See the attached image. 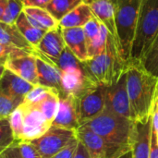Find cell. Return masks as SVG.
Masks as SVG:
<instances>
[{
    "label": "cell",
    "instance_id": "obj_1",
    "mask_svg": "<svg viewBox=\"0 0 158 158\" xmlns=\"http://www.w3.org/2000/svg\"><path fill=\"white\" fill-rule=\"evenodd\" d=\"M127 90L134 121L148 118L156 97L158 78L148 73L139 63L129 62L126 69Z\"/></svg>",
    "mask_w": 158,
    "mask_h": 158
},
{
    "label": "cell",
    "instance_id": "obj_2",
    "mask_svg": "<svg viewBox=\"0 0 158 158\" xmlns=\"http://www.w3.org/2000/svg\"><path fill=\"white\" fill-rule=\"evenodd\" d=\"M128 64L121 58L115 38L109 33L106 51L82 62V67L96 84L109 86L126 70Z\"/></svg>",
    "mask_w": 158,
    "mask_h": 158
},
{
    "label": "cell",
    "instance_id": "obj_3",
    "mask_svg": "<svg viewBox=\"0 0 158 158\" xmlns=\"http://www.w3.org/2000/svg\"><path fill=\"white\" fill-rule=\"evenodd\" d=\"M106 141L126 146H132L135 134V121L118 116L107 109L83 125Z\"/></svg>",
    "mask_w": 158,
    "mask_h": 158
},
{
    "label": "cell",
    "instance_id": "obj_4",
    "mask_svg": "<svg viewBox=\"0 0 158 158\" xmlns=\"http://www.w3.org/2000/svg\"><path fill=\"white\" fill-rule=\"evenodd\" d=\"M157 34L158 0H142L130 62L141 64Z\"/></svg>",
    "mask_w": 158,
    "mask_h": 158
},
{
    "label": "cell",
    "instance_id": "obj_5",
    "mask_svg": "<svg viewBox=\"0 0 158 158\" xmlns=\"http://www.w3.org/2000/svg\"><path fill=\"white\" fill-rule=\"evenodd\" d=\"M116 1V43L123 61L129 64L142 0Z\"/></svg>",
    "mask_w": 158,
    "mask_h": 158
},
{
    "label": "cell",
    "instance_id": "obj_6",
    "mask_svg": "<svg viewBox=\"0 0 158 158\" xmlns=\"http://www.w3.org/2000/svg\"><path fill=\"white\" fill-rule=\"evenodd\" d=\"M78 140L87 149L91 158H118L131 150V146L110 143L90 129L80 126L76 130Z\"/></svg>",
    "mask_w": 158,
    "mask_h": 158
},
{
    "label": "cell",
    "instance_id": "obj_7",
    "mask_svg": "<svg viewBox=\"0 0 158 158\" xmlns=\"http://www.w3.org/2000/svg\"><path fill=\"white\" fill-rule=\"evenodd\" d=\"M77 138L75 130L51 126L41 137L30 141L43 158H52Z\"/></svg>",
    "mask_w": 158,
    "mask_h": 158
},
{
    "label": "cell",
    "instance_id": "obj_8",
    "mask_svg": "<svg viewBox=\"0 0 158 158\" xmlns=\"http://www.w3.org/2000/svg\"><path fill=\"white\" fill-rule=\"evenodd\" d=\"M106 85L97 84L77 98L80 126L104 111L106 107Z\"/></svg>",
    "mask_w": 158,
    "mask_h": 158
},
{
    "label": "cell",
    "instance_id": "obj_9",
    "mask_svg": "<svg viewBox=\"0 0 158 158\" xmlns=\"http://www.w3.org/2000/svg\"><path fill=\"white\" fill-rule=\"evenodd\" d=\"M105 108L118 116L132 119L131 104L127 90L126 70L115 82L109 86H106Z\"/></svg>",
    "mask_w": 158,
    "mask_h": 158
},
{
    "label": "cell",
    "instance_id": "obj_10",
    "mask_svg": "<svg viewBox=\"0 0 158 158\" xmlns=\"http://www.w3.org/2000/svg\"><path fill=\"white\" fill-rule=\"evenodd\" d=\"M97 85L87 76L82 65L61 71V94L73 95L79 98L87 90Z\"/></svg>",
    "mask_w": 158,
    "mask_h": 158
},
{
    "label": "cell",
    "instance_id": "obj_11",
    "mask_svg": "<svg viewBox=\"0 0 158 158\" xmlns=\"http://www.w3.org/2000/svg\"><path fill=\"white\" fill-rule=\"evenodd\" d=\"M66 48L61 28L47 31L36 46V55L47 62L55 65L63 50Z\"/></svg>",
    "mask_w": 158,
    "mask_h": 158
},
{
    "label": "cell",
    "instance_id": "obj_12",
    "mask_svg": "<svg viewBox=\"0 0 158 158\" xmlns=\"http://www.w3.org/2000/svg\"><path fill=\"white\" fill-rule=\"evenodd\" d=\"M21 105L24 107V125L21 141L30 142L44 134L52 124L34 106L25 103Z\"/></svg>",
    "mask_w": 158,
    "mask_h": 158
},
{
    "label": "cell",
    "instance_id": "obj_13",
    "mask_svg": "<svg viewBox=\"0 0 158 158\" xmlns=\"http://www.w3.org/2000/svg\"><path fill=\"white\" fill-rule=\"evenodd\" d=\"M52 126L68 130H77L80 127L78 114V100L73 95H59L58 110Z\"/></svg>",
    "mask_w": 158,
    "mask_h": 158
},
{
    "label": "cell",
    "instance_id": "obj_14",
    "mask_svg": "<svg viewBox=\"0 0 158 158\" xmlns=\"http://www.w3.org/2000/svg\"><path fill=\"white\" fill-rule=\"evenodd\" d=\"M6 69L33 85H38L35 54L25 53L20 56H9L6 62Z\"/></svg>",
    "mask_w": 158,
    "mask_h": 158
},
{
    "label": "cell",
    "instance_id": "obj_15",
    "mask_svg": "<svg viewBox=\"0 0 158 158\" xmlns=\"http://www.w3.org/2000/svg\"><path fill=\"white\" fill-rule=\"evenodd\" d=\"M152 130V114L146 118L135 121V134L131 146L132 158H150Z\"/></svg>",
    "mask_w": 158,
    "mask_h": 158
},
{
    "label": "cell",
    "instance_id": "obj_16",
    "mask_svg": "<svg viewBox=\"0 0 158 158\" xmlns=\"http://www.w3.org/2000/svg\"><path fill=\"white\" fill-rule=\"evenodd\" d=\"M34 86L6 69L0 80V91L20 103L23 102L27 94Z\"/></svg>",
    "mask_w": 158,
    "mask_h": 158
},
{
    "label": "cell",
    "instance_id": "obj_17",
    "mask_svg": "<svg viewBox=\"0 0 158 158\" xmlns=\"http://www.w3.org/2000/svg\"><path fill=\"white\" fill-rule=\"evenodd\" d=\"M94 17L106 27L116 40V1L115 0H85Z\"/></svg>",
    "mask_w": 158,
    "mask_h": 158
},
{
    "label": "cell",
    "instance_id": "obj_18",
    "mask_svg": "<svg viewBox=\"0 0 158 158\" xmlns=\"http://www.w3.org/2000/svg\"><path fill=\"white\" fill-rule=\"evenodd\" d=\"M61 31L66 46L81 62L87 61L89 59V56L83 27L61 28Z\"/></svg>",
    "mask_w": 158,
    "mask_h": 158
},
{
    "label": "cell",
    "instance_id": "obj_19",
    "mask_svg": "<svg viewBox=\"0 0 158 158\" xmlns=\"http://www.w3.org/2000/svg\"><path fill=\"white\" fill-rule=\"evenodd\" d=\"M38 85L56 90L61 94V71L53 64L36 55Z\"/></svg>",
    "mask_w": 158,
    "mask_h": 158
},
{
    "label": "cell",
    "instance_id": "obj_20",
    "mask_svg": "<svg viewBox=\"0 0 158 158\" xmlns=\"http://www.w3.org/2000/svg\"><path fill=\"white\" fill-rule=\"evenodd\" d=\"M0 44L15 46L36 54L35 48L23 37L15 24L0 21Z\"/></svg>",
    "mask_w": 158,
    "mask_h": 158
},
{
    "label": "cell",
    "instance_id": "obj_21",
    "mask_svg": "<svg viewBox=\"0 0 158 158\" xmlns=\"http://www.w3.org/2000/svg\"><path fill=\"white\" fill-rule=\"evenodd\" d=\"M94 17L90 6L83 2L63 17L58 22L60 28H78L83 27Z\"/></svg>",
    "mask_w": 158,
    "mask_h": 158
},
{
    "label": "cell",
    "instance_id": "obj_22",
    "mask_svg": "<svg viewBox=\"0 0 158 158\" xmlns=\"http://www.w3.org/2000/svg\"><path fill=\"white\" fill-rule=\"evenodd\" d=\"M23 12L29 21L36 28L50 31L59 27V22L45 8L24 6Z\"/></svg>",
    "mask_w": 158,
    "mask_h": 158
},
{
    "label": "cell",
    "instance_id": "obj_23",
    "mask_svg": "<svg viewBox=\"0 0 158 158\" xmlns=\"http://www.w3.org/2000/svg\"><path fill=\"white\" fill-rule=\"evenodd\" d=\"M15 25L17 26L18 30L20 31V33L23 35V37L34 48H36L37 44H39V42L42 40V38L44 37V35L47 31L45 30H42V29L34 27L29 21V19H27V17H26L25 13L23 12V10L20 13V15L19 16L18 19L16 20Z\"/></svg>",
    "mask_w": 158,
    "mask_h": 158
},
{
    "label": "cell",
    "instance_id": "obj_24",
    "mask_svg": "<svg viewBox=\"0 0 158 158\" xmlns=\"http://www.w3.org/2000/svg\"><path fill=\"white\" fill-rule=\"evenodd\" d=\"M59 105V93L56 90L51 89L47 94L37 104L30 105L37 108L51 124L53 123L58 110Z\"/></svg>",
    "mask_w": 158,
    "mask_h": 158
},
{
    "label": "cell",
    "instance_id": "obj_25",
    "mask_svg": "<svg viewBox=\"0 0 158 158\" xmlns=\"http://www.w3.org/2000/svg\"><path fill=\"white\" fill-rule=\"evenodd\" d=\"M85 0H52L45 7V9L59 21L68 13L73 10Z\"/></svg>",
    "mask_w": 158,
    "mask_h": 158
},
{
    "label": "cell",
    "instance_id": "obj_26",
    "mask_svg": "<svg viewBox=\"0 0 158 158\" xmlns=\"http://www.w3.org/2000/svg\"><path fill=\"white\" fill-rule=\"evenodd\" d=\"M141 65L148 73L158 78V34L141 62Z\"/></svg>",
    "mask_w": 158,
    "mask_h": 158
},
{
    "label": "cell",
    "instance_id": "obj_27",
    "mask_svg": "<svg viewBox=\"0 0 158 158\" xmlns=\"http://www.w3.org/2000/svg\"><path fill=\"white\" fill-rule=\"evenodd\" d=\"M108 36H109L108 30L106 29V27L105 25L102 24L98 36L92 43H90L87 46L88 47L89 58L94 57L95 56H98V55H100L106 51Z\"/></svg>",
    "mask_w": 158,
    "mask_h": 158
},
{
    "label": "cell",
    "instance_id": "obj_28",
    "mask_svg": "<svg viewBox=\"0 0 158 158\" xmlns=\"http://www.w3.org/2000/svg\"><path fill=\"white\" fill-rule=\"evenodd\" d=\"M15 142L8 118H0V156Z\"/></svg>",
    "mask_w": 158,
    "mask_h": 158
},
{
    "label": "cell",
    "instance_id": "obj_29",
    "mask_svg": "<svg viewBox=\"0 0 158 158\" xmlns=\"http://www.w3.org/2000/svg\"><path fill=\"white\" fill-rule=\"evenodd\" d=\"M11 129L16 141L22 140L23 125H24V107L20 104L8 117Z\"/></svg>",
    "mask_w": 158,
    "mask_h": 158
},
{
    "label": "cell",
    "instance_id": "obj_30",
    "mask_svg": "<svg viewBox=\"0 0 158 158\" xmlns=\"http://www.w3.org/2000/svg\"><path fill=\"white\" fill-rule=\"evenodd\" d=\"M81 65L82 62H81L67 46L63 50L57 60L55 62V66L60 71H64L71 68H79L81 67Z\"/></svg>",
    "mask_w": 158,
    "mask_h": 158
},
{
    "label": "cell",
    "instance_id": "obj_31",
    "mask_svg": "<svg viewBox=\"0 0 158 158\" xmlns=\"http://www.w3.org/2000/svg\"><path fill=\"white\" fill-rule=\"evenodd\" d=\"M23 7L24 6L20 0H8L0 21L7 24H15L23 10Z\"/></svg>",
    "mask_w": 158,
    "mask_h": 158
},
{
    "label": "cell",
    "instance_id": "obj_32",
    "mask_svg": "<svg viewBox=\"0 0 158 158\" xmlns=\"http://www.w3.org/2000/svg\"><path fill=\"white\" fill-rule=\"evenodd\" d=\"M20 104L22 103L0 91V118H8Z\"/></svg>",
    "mask_w": 158,
    "mask_h": 158
},
{
    "label": "cell",
    "instance_id": "obj_33",
    "mask_svg": "<svg viewBox=\"0 0 158 158\" xmlns=\"http://www.w3.org/2000/svg\"><path fill=\"white\" fill-rule=\"evenodd\" d=\"M50 88L42 86V85H35L25 96L22 103H25L27 105H34L40 102L50 91Z\"/></svg>",
    "mask_w": 158,
    "mask_h": 158
},
{
    "label": "cell",
    "instance_id": "obj_34",
    "mask_svg": "<svg viewBox=\"0 0 158 158\" xmlns=\"http://www.w3.org/2000/svg\"><path fill=\"white\" fill-rule=\"evenodd\" d=\"M101 26H102V23L95 17H94L91 20H89L83 26L86 42H87V46L90 43H92L98 36L100 30H101Z\"/></svg>",
    "mask_w": 158,
    "mask_h": 158
},
{
    "label": "cell",
    "instance_id": "obj_35",
    "mask_svg": "<svg viewBox=\"0 0 158 158\" xmlns=\"http://www.w3.org/2000/svg\"><path fill=\"white\" fill-rule=\"evenodd\" d=\"M14 143L23 158H43L29 141H16Z\"/></svg>",
    "mask_w": 158,
    "mask_h": 158
},
{
    "label": "cell",
    "instance_id": "obj_36",
    "mask_svg": "<svg viewBox=\"0 0 158 158\" xmlns=\"http://www.w3.org/2000/svg\"><path fill=\"white\" fill-rule=\"evenodd\" d=\"M78 144H79V140H78V138H76L72 142H70L67 146H65L63 149H61L52 158H74V156L77 151Z\"/></svg>",
    "mask_w": 158,
    "mask_h": 158
},
{
    "label": "cell",
    "instance_id": "obj_37",
    "mask_svg": "<svg viewBox=\"0 0 158 158\" xmlns=\"http://www.w3.org/2000/svg\"><path fill=\"white\" fill-rule=\"evenodd\" d=\"M25 53H31V52L18 48V47H15V46L0 44V58L1 57H9L12 56H20V55H23Z\"/></svg>",
    "mask_w": 158,
    "mask_h": 158
},
{
    "label": "cell",
    "instance_id": "obj_38",
    "mask_svg": "<svg viewBox=\"0 0 158 158\" xmlns=\"http://www.w3.org/2000/svg\"><path fill=\"white\" fill-rule=\"evenodd\" d=\"M23 6H32V7H42L45 8L46 6L52 0H20Z\"/></svg>",
    "mask_w": 158,
    "mask_h": 158
},
{
    "label": "cell",
    "instance_id": "obj_39",
    "mask_svg": "<svg viewBox=\"0 0 158 158\" xmlns=\"http://www.w3.org/2000/svg\"><path fill=\"white\" fill-rule=\"evenodd\" d=\"M150 158H158V140L157 134L156 131L152 130V136H151V152Z\"/></svg>",
    "mask_w": 158,
    "mask_h": 158
},
{
    "label": "cell",
    "instance_id": "obj_40",
    "mask_svg": "<svg viewBox=\"0 0 158 158\" xmlns=\"http://www.w3.org/2000/svg\"><path fill=\"white\" fill-rule=\"evenodd\" d=\"M0 158H23L21 156H20V154H19V150H18V148H17V146L15 145V143H13L9 148H7L1 156H0Z\"/></svg>",
    "mask_w": 158,
    "mask_h": 158
},
{
    "label": "cell",
    "instance_id": "obj_41",
    "mask_svg": "<svg viewBox=\"0 0 158 158\" xmlns=\"http://www.w3.org/2000/svg\"><path fill=\"white\" fill-rule=\"evenodd\" d=\"M74 158H91L87 149L84 147V145L80 141H79V144H78L77 151L74 156Z\"/></svg>",
    "mask_w": 158,
    "mask_h": 158
},
{
    "label": "cell",
    "instance_id": "obj_42",
    "mask_svg": "<svg viewBox=\"0 0 158 158\" xmlns=\"http://www.w3.org/2000/svg\"><path fill=\"white\" fill-rule=\"evenodd\" d=\"M7 57H1L0 58V80L6 70V62Z\"/></svg>",
    "mask_w": 158,
    "mask_h": 158
},
{
    "label": "cell",
    "instance_id": "obj_43",
    "mask_svg": "<svg viewBox=\"0 0 158 158\" xmlns=\"http://www.w3.org/2000/svg\"><path fill=\"white\" fill-rule=\"evenodd\" d=\"M7 1L8 0H0V19L4 14V11H5V8L7 5Z\"/></svg>",
    "mask_w": 158,
    "mask_h": 158
},
{
    "label": "cell",
    "instance_id": "obj_44",
    "mask_svg": "<svg viewBox=\"0 0 158 158\" xmlns=\"http://www.w3.org/2000/svg\"><path fill=\"white\" fill-rule=\"evenodd\" d=\"M118 158H132V152H131V150L128 151L127 153H125L124 155H122L121 156H119Z\"/></svg>",
    "mask_w": 158,
    "mask_h": 158
},
{
    "label": "cell",
    "instance_id": "obj_45",
    "mask_svg": "<svg viewBox=\"0 0 158 158\" xmlns=\"http://www.w3.org/2000/svg\"><path fill=\"white\" fill-rule=\"evenodd\" d=\"M156 134H157V140H158V130L156 131Z\"/></svg>",
    "mask_w": 158,
    "mask_h": 158
}]
</instances>
